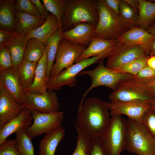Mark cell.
Listing matches in <instances>:
<instances>
[{"mask_svg":"<svg viewBox=\"0 0 155 155\" xmlns=\"http://www.w3.org/2000/svg\"><path fill=\"white\" fill-rule=\"evenodd\" d=\"M119 12L121 17L131 28L137 26L138 12L129 6L123 0H121Z\"/></svg>","mask_w":155,"mask_h":155,"instance_id":"obj_32","label":"cell"},{"mask_svg":"<svg viewBox=\"0 0 155 155\" xmlns=\"http://www.w3.org/2000/svg\"><path fill=\"white\" fill-rule=\"evenodd\" d=\"M65 135V130L61 126L45 134L39 143V155H55L57 146Z\"/></svg>","mask_w":155,"mask_h":155,"instance_id":"obj_21","label":"cell"},{"mask_svg":"<svg viewBox=\"0 0 155 155\" xmlns=\"http://www.w3.org/2000/svg\"><path fill=\"white\" fill-rule=\"evenodd\" d=\"M111 51L98 56L83 59L62 71L56 77L53 78L49 77L46 81L47 90L57 91L65 85L69 87L74 86L77 83L76 77L80 73L88 67L99 63L107 57Z\"/></svg>","mask_w":155,"mask_h":155,"instance_id":"obj_7","label":"cell"},{"mask_svg":"<svg viewBox=\"0 0 155 155\" xmlns=\"http://www.w3.org/2000/svg\"><path fill=\"white\" fill-rule=\"evenodd\" d=\"M87 47L71 42L63 39L59 42L55 58L49 77L57 76L64 68L67 69L74 64L76 59L83 53Z\"/></svg>","mask_w":155,"mask_h":155,"instance_id":"obj_8","label":"cell"},{"mask_svg":"<svg viewBox=\"0 0 155 155\" xmlns=\"http://www.w3.org/2000/svg\"><path fill=\"white\" fill-rule=\"evenodd\" d=\"M95 25L87 23H82L72 28L63 31V38L72 43L88 46L95 37Z\"/></svg>","mask_w":155,"mask_h":155,"instance_id":"obj_17","label":"cell"},{"mask_svg":"<svg viewBox=\"0 0 155 155\" xmlns=\"http://www.w3.org/2000/svg\"><path fill=\"white\" fill-rule=\"evenodd\" d=\"M24 92L26 98L25 107L43 113L59 111L60 104L57 94L54 91L48 90L42 94H31Z\"/></svg>","mask_w":155,"mask_h":155,"instance_id":"obj_12","label":"cell"},{"mask_svg":"<svg viewBox=\"0 0 155 155\" xmlns=\"http://www.w3.org/2000/svg\"><path fill=\"white\" fill-rule=\"evenodd\" d=\"M126 120L121 115H112L110 124L100 137L101 146L107 155H121L125 150Z\"/></svg>","mask_w":155,"mask_h":155,"instance_id":"obj_5","label":"cell"},{"mask_svg":"<svg viewBox=\"0 0 155 155\" xmlns=\"http://www.w3.org/2000/svg\"><path fill=\"white\" fill-rule=\"evenodd\" d=\"M60 28H61L57 18L50 13L43 24L26 35L28 39L33 38L39 40L46 46L49 38Z\"/></svg>","mask_w":155,"mask_h":155,"instance_id":"obj_23","label":"cell"},{"mask_svg":"<svg viewBox=\"0 0 155 155\" xmlns=\"http://www.w3.org/2000/svg\"><path fill=\"white\" fill-rule=\"evenodd\" d=\"M109 102L92 97L78 106L75 124L92 139L101 137L110 124Z\"/></svg>","mask_w":155,"mask_h":155,"instance_id":"obj_1","label":"cell"},{"mask_svg":"<svg viewBox=\"0 0 155 155\" xmlns=\"http://www.w3.org/2000/svg\"><path fill=\"white\" fill-rule=\"evenodd\" d=\"M111 102H126L138 100L150 101L151 97L146 84L132 79L125 80L109 95Z\"/></svg>","mask_w":155,"mask_h":155,"instance_id":"obj_9","label":"cell"},{"mask_svg":"<svg viewBox=\"0 0 155 155\" xmlns=\"http://www.w3.org/2000/svg\"><path fill=\"white\" fill-rule=\"evenodd\" d=\"M0 155H20L16 147L15 139L6 140L0 144Z\"/></svg>","mask_w":155,"mask_h":155,"instance_id":"obj_39","label":"cell"},{"mask_svg":"<svg viewBox=\"0 0 155 155\" xmlns=\"http://www.w3.org/2000/svg\"><path fill=\"white\" fill-rule=\"evenodd\" d=\"M28 39L26 34L15 32L4 45L9 50L13 62V67L18 69L24 59L26 46Z\"/></svg>","mask_w":155,"mask_h":155,"instance_id":"obj_19","label":"cell"},{"mask_svg":"<svg viewBox=\"0 0 155 155\" xmlns=\"http://www.w3.org/2000/svg\"><path fill=\"white\" fill-rule=\"evenodd\" d=\"M125 150L137 155H155V139L141 123L128 118Z\"/></svg>","mask_w":155,"mask_h":155,"instance_id":"obj_4","label":"cell"},{"mask_svg":"<svg viewBox=\"0 0 155 155\" xmlns=\"http://www.w3.org/2000/svg\"><path fill=\"white\" fill-rule=\"evenodd\" d=\"M128 5L138 12L139 3L138 0H123Z\"/></svg>","mask_w":155,"mask_h":155,"instance_id":"obj_44","label":"cell"},{"mask_svg":"<svg viewBox=\"0 0 155 155\" xmlns=\"http://www.w3.org/2000/svg\"><path fill=\"white\" fill-rule=\"evenodd\" d=\"M146 55L139 45L119 42L107 57L106 66L113 69Z\"/></svg>","mask_w":155,"mask_h":155,"instance_id":"obj_11","label":"cell"},{"mask_svg":"<svg viewBox=\"0 0 155 155\" xmlns=\"http://www.w3.org/2000/svg\"><path fill=\"white\" fill-rule=\"evenodd\" d=\"M107 6L117 14L119 15L120 0H104Z\"/></svg>","mask_w":155,"mask_h":155,"instance_id":"obj_42","label":"cell"},{"mask_svg":"<svg viewBox=\"0 0 155 155\" xmlns=\"http://www.w3.org/2000/svg\"><path fill=\"white\" fill-rule=\"evenodd\" d=\"M146 84L151 97L153 99H155V80Z\"/></svg>","mask_w":155,"mask_h":155,"instance_id":"obj_45","label":"cell"},{"mask_svg":"<svg viewBox=\"0 0 155 155\" xmlns=\"http://www.w3.org/2000/svg\"><path fill=\"white\" fill-rule=\"evenodd\" d=\"M35 5L43 18L46 20L50 15L43 4L39 0H30Z\"/></svg>","mask_w":155,"mask_h":155,"instance_id":"obj_41","label":"cell"},{"mask_svg":"<svg viewBox=\"0 0 155 155\" xmlns=\"http://www.w3.org/2000/svg\"><path fill=\"white\" fill-rule=\"evenodd\" d=\"M46 46L41 40L35 38L28 39L25 49L24 59L38 63L43 56Z\"/></svg>","mask_w":155,"mask_h":155,"instance_id":"obj_28","label":"cell"},{"mask_svg":"<svg viewBox=\"0 0 155 155\" xmlns=\"http://www.w3.org/2000/svg\"><path fill=\"white\" fill-rule=\"evenodd\" d=\"M14 33L0 29V46L5 45L12 37Z\"/></svg>","mask_w":155,"mask_h":155,"instance_id":"obj_43","label":"cell"},{"mask_svg":"<svg viewBox=\"0 0 155 155\" xmlns=\"http://www.w3.org/2000/svg\"><path fill=\"white\" fill-rule=\"evenodd\" d=\"M147 65L155 70V56H150L147 61Z\"/></svg>","mask_w":155,"mask_h":155,"instance_id":"obj_46","label":"cell"},{"mask_svg":"<svg viewBox=\"0 0 155 155\" xmlns=\"http://www.w3.org/2000/svg\"><path fill=\"white\" fill-rule=\"evenodd\" d=\"M32 139L25 130L16 133V145L20 155H34V148Z\"/></svg>","mask_w":155,"mask_h":155,"instance_id":"obj_30","label":"cell"},{"mask_svg":"<svg viewBox=\"0 0 155 155\" xmlns=\"http://www.w3.org/2000/svg\"><path fill=\"white\" fill-rule=\"evenodd\" d=\"M12 58L8 49L4 45L0 46V71L13 67Z\"/></svg>","mask_w":155,"mask_h":155,"instance_id":"obj_38","label":"cell"},{"mask_svg":"<svg viewBox=\"0 0 155 155\" xmlns=\"http://www.w3.org/2000/svg\"><path fill=\"white\" fill-rule=\"evenodd\" d=\"M116 39L107 40L94 37L90 44L75 62L100 55L112 50L119 43Z\"/></svg>","mask_w":155,"mask_h":155,"instance_id":"obj_20","label":"cell"},{"mask_svg":"<svg viewBox=\"0 0 155 155\" xmlns=\"http://www.w3.org/2000/svg\"><path fill=\"white\" fill-rule=\"evenodd\" d=\"M16 32L25 35L40 26L46 20L28 13L16 11Z\"/></svg>","mask_w":155,"mask_h":155,"instance_id":"obj_25","label":"cell"},{"mask_svg":"<svg viewBox=\"0 0 155 155\" xmlns=\"http://www.w3.org/2000/svg\"><path fill=\"white\" fill-rule=\"evenodd\" d=\"M14 8L16 11L23 12L44 19L36 6L31 0H17L15 2Z\"/></svg>","mask_w":155,"mask_h":155,"instance_id":"obj_35","label":"cell"},{"mask_svg":"<svg viewBox=\"0 0 155 155\" xmlns=\"http://www.w3.org/2000/svg\"><path fill=\"white\" fill-rule=\"evenodd\" d=\"M25 107L15 100L0 82V128L20 114Z\"/></svg>","mask_w":155,"mask_h":155,"instance_id":"obj_14","label":"cell"},{"mask_svg":"<svg viewBox=\"0 0 155 155\" xmlns=\"http://www.w3.org/2000/svg\"><path fill=\"white\" fill-rule=\"evenodd\" d=\"M139 6L137 26L146 31L155 21V2L138 0Z\"/></svg>","mask_w":155,"mask_h":155,"instance_id":"obj_26","label":"cell"},{"mask_svg":"<svg viewBox=\"0 0 155 155\" xmlns=\"http://www.w3.org/2000/svg\"><path fill=\"white\" fill-rule=\"evenodd\" d=\"M133 79L143 84H149L155 80V70L147 65L133 76Z\"/></svg>","mask_w":155,"mask_h":155,"instance_id":"obj_36","label":"cell"},{"mask_svg":"<svg viewBox=\"0 0 155 155\" xmlns=\"http://www.w3.org/2000/svg\"><path fill=\"white\" fill-rule=\"evenodd\" d=\"M98 15L94 37L107 40L116 39L131 28L118 15L110 9L104 0H97Z\"/></svg>","mask_w":155,"mask_h":155,"instance_id":"obj_3","label":"cell"},{"mask_svg":"<svg viewBox=\"0 0 155 155\" xmlns=\"http://www.w3.org/2000/svg\"><path fill=\"white\" fill-rule=\"evenodd\" d=\"M15 1L0 0V29L16 32Z\"/></svg>","mask_w":155,"mask_h":155,"instance_id":"obj_24","label":"cell"},{"mask_svg":"<svg viewBox=\"0 0 155 155\" xmlns=\"http://www.w3.org/2000/svg\"><path fill=\"white\" fill-rule=\"evenodd\" d=\"M98 15L95 0H65V12L61 22L63 32L82 23L96 24Z\"/></svg>","mask_w":155,"mask_h":155,"instance_id":"obj_2","label":"cell"},{"mask_svg":"<svg viewBox=\"0 0 155 155\" xmlns=\"http://www.w3.org/2000/svg\"><path fill=\"white\" fill-rule=\"evenodd\" d=\"M84 75L90 77L91 84L83 94L81 103L83 102L88 93L95 87L104 86L115 91L122 82L132 79L133 77L131 74L117 72L108 68L104 65L103 60H101L97 66L93 69L82 71L78 75Z\"/></svg>","mask_w":155,"mask_h":155,"instance_id":"obj_6","label":"cell"},{"mask_svg":"<svg viewBox=\"0 0 155 155\" xmlns=\"http://www.w3.org/2000/svg\"><path fill=\"white\" fill-rule=\"evenodd\" d=\"M150 101L110 102L109 104L110 114L112 115H125L128 118L141 123L145 113L151 107Z\"/></svg>","mask_w":155,"mask_h":155,"instance_id":"obj_13","label":"cell"},{"mask_svg":"<svg viewBox=\"0 0 155 155\" xmlns=\"http://www.w3.org/2000/svg\"><path fill=\"white\" fill-rule=\"evenodd\" d=\"M33 120L31 110L25 107L21 113L0 128V144L11 134L25 130Z\"/></svg>","mask_w":155,"mask_h":155,"instance_id":"obj_16","label":"cell"},{"mask_svg":"<svg viewBox=\"0 0 155 155\" xmlns=\"http://www.w3.org/2000/svg\"><path fill=\"white\" fill-rule=\"evenodd\" d=\"M149 54L150 56H155V39L151 45Z\"/></svg>","mask_w":155,"mask_h":155,"instance_id":"obj_47","label":"cell"},{"mask_svg":"<svg viewBox=\"0 0 155 155\" xmlns=\"http://www.w3.org/2000/svg\"><path fill=\"white\" fill-rule=\"evenodd\" d=\"M0 82L17 102L25 107L26 95L20 81L18 69L12 67L0 71Z\"/></svg>","mask_w":155,"mask_h":155,"instance_id":"obj_15","label":"cell"},{"mask_svg":"<svg viewBox=\"0 0 155 155\" xmlns=\"http://www.w3.org/2000/svg\"><path fill=\"white\" fill-rule=\"evenodd\" d=\"M63 31L60 28L49 38L46 44L48 47V65L46 73V80L49 77L51 68L55 59L58 46L60 41L63 38Z\"/></svg>","mask_w":155,"mask_h":155,"instance_id":"obj_29","label":"cell"},{"mask_svg":"<svg viewBox=\"0 0 155 155\" xmlns=\"http://www.w3.org/2000/svg\"><path fill=\"white\" fill-rule=\"evenodd\" d=\"M38 63L24 59L18 67L19 79L24 91L29 88L33 83Z\"/></svg>","mask_w":155,"mask_h":155,"instance_id":"obj_27","label":"cell"},{"mask_svg":"<svg viewBox=\"0 0 155 155\" xmlns=\"http://www.w3.org/2000/svg\"><path fill=\"white\" fill-rule=\"evenodd\" d=\"M42 1L47 11L57 18L61 27V22L65 12V0H42Z\"/></svg>","mask_w":155,"mask_h":155,"instance_id":"obj_34","label":"cell"},{"mask_svg":"<svg viewBox=\"0 0 155 155\" xmlns=\"http://www.w3.org/2000/svg\"><path fill=\"white\" fill-rule=\"evenodd\" d=\"M87 155H107L101 146L100 137L92 139L91 144Z\"/></svg>","mask_w":155,"mask_h":155,"instance_id":"obj_40","label":"cell"},{"mask_svg":"<svg viewBox=\"0 0 155 155\" xmlns=\"http://www.w3.org/2000/svg\"><path fill=\"white\" fill-rule=\"evenodd\" d=\"M151 108L155 110V99H153L150 102Z\"/></svg>","mask_w":155,"mask_h":155,"instance_id":"obj_49","label":"cell"},{"mask_svg":"<svg viewBox=\"0 0 155 155\" xmlns=\"http://www.w3.org/2000/svg\"><path fill=\"white\" fill-rule=\"evenodd\" d=\"M48 51V47L46 46L45 53L38 63L33 83L24 91L34 94H42L47 91L46 84Z\"/></svg>","mask_w":155,"mask_h":155,"instance_id":"obj_22","label":"cell"},{"mask_svg":"<svg viewBox=\"0 0 155 155\" xmlns=\"http://www.w3.org/2000/svg\"><path fill=\"white\" fill-rule=\"evenodd\" d=\"M75 125L78 136L76 148L71 155H87L92 139L75 123Z\"/></svg>","mask_w":155,"mask_h":155,"instance_id":"obj_33","label":"cell"},{"mask_svg":"<svg viewBox=\"0 0 155 155\" xmlns=\"http://www.w3.org/2000/svg\"><path fill=\"white\" fill-rule=\"evenodd\" d=\"M155 39V35L139 27H135L125 32L117 39L119 42L139 45L148 55L151 45Z\"/></svg>","mask_w":155,"mask_h":155,"instance_id":"obj_18","label":"cell"},{"mask_svg":"<svg viewBox=\"0 0 155 155\" xmlns=\"http://www.w3.org/2000/svg\"><path fill=\"white\" fill-rule=\"evenodd\" d=\"M150 56L145 55L127 64L113 69L116 71L128 73L133 76L147 65V61Z\"/></svg>","mask_w":155,"mask_h":155,"instance_id":"obj_31","label":"cell"},{"mask_svg":"<svg viewBox=\"0 0 155 155\" xmlns=\"http://www.w3.org/2000/svg\"><path fill=\"white\" fill-rule=\"evenodd\" d=\"M148 33L155 36V23L146 30Z\"/></svg>","mask_w":155,"mask_h":155,"instance_id":"obj_48","label":"cell"},{"mask_svg":"<svg viewBox=\"0 0 155 155\" xmlns=\"http://www.w3.org/2000/svg\"><path fill=\"white\" fill-rule=\"evenodd\" d=\"M141 123L155 139V110L151 107L145 113Z\"/></svg>","mask_w":155,"mask_h":155,"instance_id":"obj_37","label":"cell"},{"mask_svg":"<svg viewBox=\"0 0 155 155\" xmlns=\"http://www.w3.org/2000/svg\"><path fill=\"white\" fill-rule=\"evenodd\" d=\"M31 111L33 123L25 131L32 138L61 126L64 118L63 111L43 113L35 110Z\"/></svg>","mask_w":155,"mask_h":155,"instance_id":"obj_10","label":"cell"}]
</instances>
